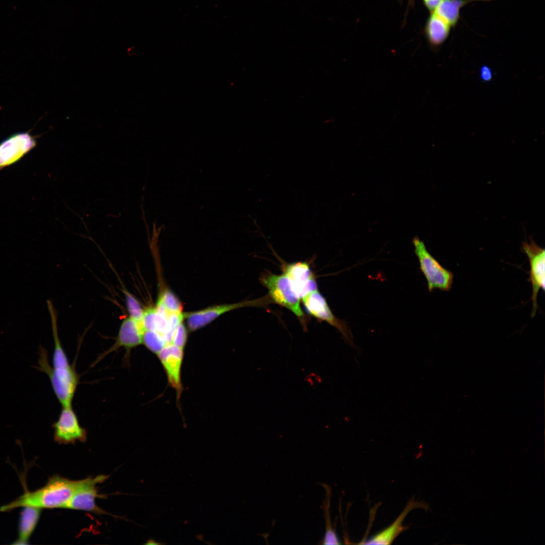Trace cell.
<instances>
[{"label": "cell", "instance_id": "1", "mask_svg": "<svg viewBox=\"0 0 545 545\" xmlns=\"http://www.w3.org/2000/svg\"><path fill=\"white\" fill-rule=\"evenodd\" d=\"M49 313L52 336L54 341V351L52 367L48 361L47 353L45 350L39 352V358L38 368L48 376L54 393L58 395H67L75 392L79 383V376L74 365H71L64 350L59 338L57 314L52 302L46 301Z\"/></svg>", "mask_w": 545, "mask_h": 545}, {"label": "cell", "instance_id": "2", "mask_svg": "<svg viewBox=\"0 0 545 545\" xmlns=\"http://www.w3.org/2000/svg\"><path fill=\"white\" fill-rule=\"evenodd\" d=\"M77 481L54 475L48 479L43 486L34 491H25L15 500L1 506L0 511L9 512L24 507H32L41 510L65 508Z\"/></svg>", "mask_w": 545, "mask_h": 545}, {"label": "cell", "instance_id": "3", "mask_svg": "<svg viewBox=\"0 0 545 545\" xmlns=\"http://www.w3.org/2000/svg\"><path fill=\"white\" fill-rule=\"evenodd\" d=\"M412 244L420 269L427 281L428 292H432L436 289L442 291H449L453 283V274L440 263L418 237L413 238Z\"/></svg>", "mask_w": 545, "mask_h": 545}, {"label": "cell", "instance_id": "4", "mask_svg": "<svg viewBox=\"0 0 545 545\" xmlns=\"http://www.w3.org/2000/svg\"><path fill=\"white\" fill-rule=\"evenodd\" d=\"M262 283L267 289L270 299L275 303L292 311L300 320L304 321V313L301 308L300 297L293 290L290 282L284 274L265 275Z\"/></svg>", "mask_w": 545, "mask_h": 545}, {"label": "cell", "instance_id": "5", "mask_svg": "<svg viewBox=\"0 0 545 545\" xmlns=\"http://www.w3.org/2000/svg\"><path fill=\"white\" fill-rule=\"evenodd\" d=\"M521 250L527 256L530 264L528 281L532 285V309L531 317L535 316L538 308L537 296L540 289H545V251L530 239L522 243Z\"/></svg>", "mask_w": 545, "mask_h": 545}, {"label": "cell", "instance_id": "6", "mask_svg": "<svg viewBox=\"0 0 545 545\" xmlns=\"http://www.w3.org/2000/svg\"><path fill=\"white\" fill-rule=\"evenodd\" d=\"M302 299L304 308L308 314L327 322L336 328L347 343L355 347L352 334L347 322L339 319L333 313L325 299L317 290L308 293Z\"/></svg>", "mask_w": 545, "mask_h": 545}, {"label": "cell", "instance_id": "7", "mask_svg": "<svg viewBox=\"0 0 545 545\" xmlns=\"http://www.w3.org/2000/svg\"><path fill=\"white\" fill-rule=\"evenodd\" d=\"M107 477V476L100 475L78 480L65 509L88 511L97 514L105 513L97 506L95 501L97 498L100 497L98 493L97 485L104 482Z\"/></svg>", "mask_w": 545, "mask_h": 545}, {"label": "cell", "instance_id": "8", "mask_svg": "<svg viewBox=\"0 0 545 545\" xmlns=\"http://www.w3.org/2000/svg\"><path fill=\"white\" fill-rule=\"evenodd\" d=\"M52 427L54 440L59 444H74L87 440V431L81 426L72 406L62 407L58 419Z\"/></svg>", "mask_w": 545, "mask_h": 545}, {"label": "cell", "instance_id": "9", "mask_svg": "<svg viewBox=\"0 0 545 545\" xmlns=\"http://www.w3.org/2000/svg\"><path fill=\"white\" fill-rule=\"evenodd\" d=\"M268 296L251 301H244L236 303L224 304L210 306L201 310L185 313V318L190 331H195L207 325L212 321L231 310L253 306H259L269 302Z\"/></svg>", "mask_w": 545, "mask_h": 545}, {"label": "cell", "instance_id": "10", "mask_svg": "<svg viewBox=\"0 0 545 545\" xmlns=\"http://www.w3.org/2000/svg\"><path fill=\"white\" fill-rule=\"evenodd\" d=\"M37 144L28 132L12 134L0 143V170L18 161Z\"/></svg>", "mask_w": 545, "mask_h": 545}, {"label": "cell", "instance_id": "11", "mask_svg": "<svg viewBox=\"0 0 545 545\" xmlns=\"http://www.w3.org/2000/svg\"><path fill=\"white\" fill-rule=\"evenodd\" d=\"M144 332L142 323L129 316L126 317L121 323L116 342L97 360L121 348H124L126 352L125 360H128L132 349L142 344Z\"/></svg>", "mask_w": 545, "mask_h": 545}, {"label": "cell", "instance_id": "12", "mask_svg": "<svg viewBox=\"0 0 545 545\" xmlns=\"http://www.w3.org/2000/svg\"><path fill=\"white\" fill-rule=\"evenodd\" d=\"M284 272L300 298L317 290L314 274L307 262H296L287 264Z\"/></svg>", "mask_w": 545, "mask_h": 545}, {"label": "cell", "instance_id": "13", "mask_svg": "<svg viewBox=\"0 0 545 545\" xmlns=\"http://www.w3.org/2000/svg\"><path fill=\"white\" fill-rule=\"evenodd\" d=\"M157 355L165 370L170 384L176 390L179 398L182 391L181 369L183 349L170 343L167 344Z\"/></svg>", "mask_w": 545, "mask_h": 545}, {"label": "cell", "instance_id": "14", "mask_svg": "<svg viewBox=\"0 0 545 545\" xmlns=\"http://www.w3.org/2000/svg\"><path fill=\"white\" fill-rule=\"evenodd\" d=\"M416 508L428 509L427 504L424 502L415 501L414 498H412L408 502L403 511L392 524L365 540L362 544H391L400 534L408 529V526L403 525V521L409 512Z\"/></svg>", "mask_w": 545, "mask_h": 545}, {"label": "cell", "instance_id": "15", "mask_svg": "<svg viewBox=\"0 0 545 545\" xmlns=\"http://www.w3.org/2000/svg\"><path fill=\"white\" fill-rule=\"evenodd\" d=\"M21 510L18 525V536L13 544H26L38 522L41 510L32 507H24Z\"/></svg>", "mask_w": 545, "mask_h": 545}, {"label": "cell", "instance_id": "16", "mask_svg": "<svg viewBox=\"0 0 545 545\" xmlns=\"http://www.w3.org/2000/svg\"><path fill=\"white\" fill-rule=\"evenodd\" d=\"M142 324L145 331L157 332L165 335L168 344L171 343L173 331L171 329L167 315L156 306L144 309Z\"/></svg>", "mask_w": 545, "mask_h": 545}, {"label": "cell", "instance_id": "17", "mask_svg": "<svg viewBox=\"0 0 545 545\" xmlns=\"http://www.w3.org/2000/svg\"><path fill=\"white\" fill-rule=\"evenodd\" d=\"M433 12L428 22L427 33L430 43L432 45L438 46L447 38L451 26Z\"/></svg>", "mask_w": 545, "mask_h": 545}, {"label": "cell", "instance_id": "18", "mask_svg": "<svg viewBox=\"0 0 545 545\" xmlns=\"http://www.w3.org/2000/svg\"><path fill=\"white\" fill-rule=\"evenodd\" d=\"M322 486L326 491V496L323 502L322 505L325 519V530L322 544H339L341 543L336 531L332 525L330 517V504L332 495L331 489L329 485L325 484H323Z\"/></svg>", "mask_w": 545, "mask_h": 545}, {"label": "cell", "instance_id": "19", "mask_svg": "<svg viewBox=\"0 0 545 545\" xmlns=\"http://www.w3.org/2000/svg\"><path fill=\"white\" fill-rule=\"evenodd\" d=\"M463 0H442L433 11L450 26L455 25L459 17V11L464 4Z\"/></svg>", "mask_w": 545, "mask_h": 545}, {"label": "cell", "instance_id": "20", "mask_svg": "<svg viewBox=\"0 0 545 545\" xmlns=\"http://www.w3.org/2000/svg\"><path fill=\"white\" fill-rule=\"evenodd\" d=\"M156 307L160 311L166 313L182 312L181 303L175 295L169 290L164 291L158 298Z\"/></svg>", "mask_w": 545, "mask_h": 545}, {"label": "cell", "instance_id": "21", "mask_svg": "<svg viewBox=\"0 0 545 545\" xmlns=\"http://www.w3.org/2000/svg\"><path fill=\"white\" fill-rule=\"evenodd\" d=\"M142 344L150 351L157 355L168 343L163 334L148 330L144 332Z\"/></svg>", "mask_w": 545, "mask_h": 545}, {"label": "cell", "instance_id": "22", "mask_svg": "<svg viewBox=\"0 0 545 545\" xmlns=\"http://www.w3.org/2000/svg\"><path fill=\"white\" fill-rule=\"evenodd\" d=\"M126 304L129 316L142 323L144 309L138 300L130 292L124 291Z\"/></svg>", "mask_w": 545, "mask_h": 545}, {"label": "cell", "instance_id": "23", "mask_svg": "<svg viewBox=\"0 0 545 545\" xmlns=\"http://www.w3.org/2000/svg\"><path fill=\"white\" fill-rule=\"evenodd\" d=\"M187 338V332L186 328L182 322L178 324L173 331L171 343L183 349L186 343Z\"/></svg>", "mask_w": 545, "mask_h": 545}, {"label": "cell", "instance_id": "24", "mask_svg": "<svg viewBox=\"0 0 545 545\" xmlns=\"http://www.w3.org/2000/svg\"><path fill=\"white\" fill-rule=\"evenodd\" d=\"M480 77L481 79L484 82L490 81L493 77V72L491 69L486 65L481 67L480 69Z\"/></svg>", "mask_w": 545, "mask_h": 545}, {"label": "cell", "instance_id": "25", "mask_svg": "<svg viewBox=\"0 0 545 545\" xmlns=\"http://www.w3.org/2000/svg\"><path fill=\"white\" fill-rule=\"evenodd\" d=\"M427 8L430 11H434L440 4L442 0H423Z\"/></svg>", "mask_w": 545, "mask_h": 545}, {"label": "cell", "instance_id": "26", "mask_svg": "<svg viewBox=\"0 0 545 545\" xmlns=\"http://www.w3.org/2000/svg\"><path fill=\"white\" fill-rule=\"evenodd\" d=\"M145 544L159 545V544H165V543H162L161 542L157 541H156L155 540H154L153 539H150L148 540H147V542Z\"/></svg>", "mask_w": 545, "mask_h": 545}]
</instances>
